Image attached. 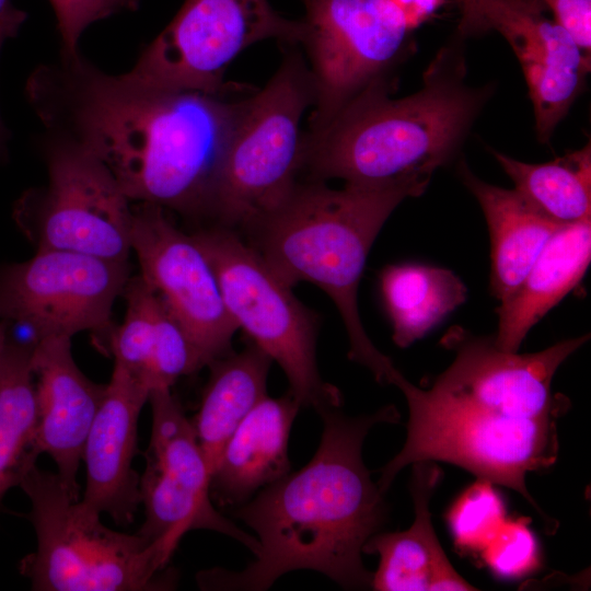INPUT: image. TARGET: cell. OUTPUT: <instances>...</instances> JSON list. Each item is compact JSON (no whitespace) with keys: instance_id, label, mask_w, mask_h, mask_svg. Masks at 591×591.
<instances>
[{"instance_id":"obj_6","label":"cell","mask_w":591,"mask_h":591,"mask_svg":"<svg viewBox=\"0 0 591 591\" xmlns=\"http://www.w3.org/2000/svg\"><path fill=\"white\" fill-rule=\"evenodd\" d=\"M19 487L31 502L35 552L20 572L36 591H143L173 586L162 575L169 558L139 533L109 529L101 514L74 499L55 473L33 465Z\"/></svg>"},{"instance_id":"obj_15","label":"cell","mask_w":591,"mask_h":591,"mask_svg":"<svg viewBox=\"0 0 591 591\" xmlns=\"http://www.w3.org/2000/svg\"><path fill=\"white\" fill-rule=\"evenodd\" d=\"M543 7L540 0H473L462 11L457 33L464 37L496 30L503 36L525 78L536 136L546 143L577 99L590 58Z\"/></svg>"},{"instance_id":"obj_2","label":"cell","mask_w":591,"mask_h":591,"mask_svg":"<svg viewBox=\"0 0 591 591\" xmlns=\"http://www.w3.org/2000/svg\"><path fill=\"white\" fill-rule=\"evenodd\" d=\"M588 338L583 335L519 355L498 348L494 336L453 327L442 344L454 351V359L429 389L412 384L393 367L385 384L402 391L409 418L402 450L381 468L380 491L384 494L407 465L448 462L478 479L518 491L553 530L554 520L529 494L525 475L557 460V421L570 404L563 394L553 393L552 381Z\"/></svg>"},{"instance_id":"obj_14","label":"cell","mask_w":591,"mask_h":591,"mask_svg":"<svg viewBox=\"0 0 591 591\" xmlns=\"http://www.w3.org/2000/svg\"><path fill=\"white\" fill-rule=\"evenodd\" d=\"M165 211L152 204H132L131 252L140 276L187 333L201 369L231 352L237 327L207 255Z\"/></svg>"},{"instance_id":"obj_27","label":"cell","mask_w":591,"mask_h":591,"mask_svg":"<svg viewBox=\"0 0 591 591\" xmlns=\"http://www.w3.org/2000/svg\"><path fill=\"white\" fill-rule=\"evenodd\" d=\"M199 369L187 333L159 298L154 345L143 375V384L150 392L157 389H171L178 378Z\"/></svg>"},{"instance_id":"obj_7","label":"cell","mask_w":591,"mask_h":591,"mask_svg":"<svg viewBox=\"0 0 591 591\" xmlns=\"http://www.w3.org/2000/svg\"><path fill=\"white\" fill-rule=\"evenodd\" d=\"M314 100L310 68L288 54L265 88L243 100L204 219L243 235L289 196L303 171L301 117Z\"/></svg>"},{"instance_id":"obj_19","label":"cell","mask_w":591,"mask_h":591,"mask_svg":"<svg viewBox=\"0 0 591 591\" xmlns=\"http://www.w3.org/2000/svg\"><path fill=\"white\" fill-rule=\"evenodd\" d=\"M300 407L290 392L266 395L245 416L211 475L210 494L220 506L239 507L290 472L288 441Z\"/></svg>"},{"instance_id":"obj_31","label":"cell","mask_w":591,"mask_h":591,"mask_svg":"<svg viewBox=\"0 0 591 591\" xmlns=\"http://www.w3.org/2000/svg\"><path fill=\"white\" fill-rule=\"evenodd\" d=\"M549 8L555 22L573 38L581 51L590 58L591 0H540Z\"/></svg>"},{"instance_id":"obj_28","label":"cell","mask_w":591,"mask_h":591,"mask_svg":"<svg viewBox=\"0 0 591 591\" xmlns=\"http://www.w3.org/2000/svg\"><path fill=\"white\" fill-rule=\"evenodd\" d=\"M506 509L493 484L478 479L449 512L448 520L457 545L484 549L506 521Z\"/></svg>"},{"instance_id":"obj_34","label":"cell","mask_w":591,"mask_h":591,"mask_svg":"<svg viewBox=\"0 0 591 591\" xmlns=\"http://www.w3.org/2000/svg\"><path fill=\"white\" fill-rule=\"evenodd\" d=\"M471 2L472 0H463L462 8L467 7Z\"/></svg>"},{"instance_id":"obj_29","label":"cell","mask_w":591,"mask_h":591,"mask_svg":"<svg viewBox=\"0 0 591 591\" xmlns=\"http://www.w3.org/2000/svg\"><path fill=\"white\" fill-rule=\"evenodd\" d=\"M483 552L489 567L501 577L528 572L537 563L536 542L524 519L506 520Z\"/></svg>"},{"instance_id":"obj_4","label":"cell","mask_w":591,"mask_h":591,"mask_svg":"<svg viewBox=\"0 0 591 591\" xmlns=\"http://www.w3.org/2000/svg\"><path fill=\"white\" fill-rule=\"evenodd\" d=\"M393 80L373 83L323 127L303 135V170L311 181L430 183L463 144L493 92L466 82L460 42L442 47L420 89L391 97Z\"/></svg>"},{"instance_id":"obj_18","label":"cell","mask_w":591,"mask_h":591,"mask_svg":"<svg viewBox=\"0 0 591 591\" xmlns=\"http://www.w3.org/2000/svg\"><path fill=\"white\" fill-rule=\"evenodd\" d=\"M412 466L413 524L402 532H379L363 545V553L380 556L371 588L378 591L476 590L451 565L431 523L429 505L443 477L442 470L433 461H419Z\"/></svg>"},{"instance_id":"obj_12","label":"cell","mask_w":591,"mask_h":591,"mask_svg":"<svg viewBox=\"0 0 591 591\" xmlns=\"http://www.w3.org/2000/svg\"><path fill=\"white\" fill-rule=\"evenodd\" d=\"M129 274V262L66 251L0 260V322L26 326L33 341L82 332L108 337L113 306Z\"/></svg>"},{"instance_id":"obj_11","label":"cell","mask_w":591,"mask_h":591,"mask_svg":"<svg viewBox=\"0 0 591 591\" xmlns=\"http://www.w3.org/2000/svg\"><path fill=\"white\" fill-rule=\"evenodd\" d=\"M302 45L310 58L315 109L310 130L390 74L412 50L410 27L393 0H303Z\"/></svg>"},{"instance_id":"obj_23","label":"cell","mask_w":591,"mask_h":591,"mask_svg":"<svg viewBox=\"0 0 591 591\" xmlns=\"http://www.w3.org/2000/svg\"><path fill=\"white\" fill-rule=\"evenodd\" d=\"M32 349L9 336L0 348V505L40 455Z\"/></svg>"},{"instance_id":"obj_21","label":"cell","mask_w":591,"mask_h":591,"mask_svg":"<svg viewBox=\"0 0 591 591\" xmlns=\"http://www.w3.org/2000/svg\"><path fill=\"white\" fill-rule=\"evenodd\" d=\"M459 174L477 199L490 236V289L500 301L524 278L559 224L534 209L515 189L488 184L462 161Z\"/></svg>"},{"instance_id":"obj_16","label":"cell","mask_w":591,"mask_h":591,"mask_svg":"<svg viewBox=\"0 0 591 591\" xmlns=\"http://www.w3.org/2000/svg\"><path fill=\"white\" fill-rule=\"evenodd\" d=\"M31 364L37 401V450L53 459L56 474L79 499L77 475L106 384L92 381L80 370L70 337L33 341Z\"/></svg>"},{"instance_id":"obj_33","label":"cell","mask_w":591,"mask_h":591,"mask_svg":"<svg viewBox=\"0 0 591 591\" xmlns=\"http://www.w3.org/2000/svg\"><path fill=\"white\" fill-rule=\"evenodd\" d=\"M8 324L0 322V348L5 343L8 338Z\"/></svg>"},{"instance_id":"obj_26","label":"cell","mask_w":591,"mask_h":591,"mask_svg":"<svg viewBox=\"0 0 591 591\" xmlns=\"http://www.w3.org/2000/svg\"><path fill=\"white\" fill-rule=\"evenodd\" d=\"M123 296L126 300L125 316L121 324L111 331L107 349L114 362L143 384L154 345L159 297L140 274L129 277Z\"/></svg>"},{"instance_id":"obj_13","label":"cell","mask_w":591,"mask_h":591,"mask_svg":"<svg viewBox=\"0 0 591 591\" xmlns=\"http://www.w3.org/2000/svg\"><path fill=\"white\" fill-rule=\"evenodd\" d=\"M151 438L139 479L144 521L137 532L171 559L182 537L205 529L228 535L251 549L259 543L217 511L210 498L211 474L193 424L171 389L152 390Z\"/></svg>"},{"instance_id":"obj_22","label":"cell","mask_w":591,"mask_h":591,"mask_svg":"<svg viewBox=\"0 0 591 591\" xmlns=\"http://www.w3.org/2000/svg\"><path fill=\"white\" fill-rule=\"evenodd\" d=\"M273 360L253 343L209 363L210 376L192 420L210 474L237 426L263 399Z\"/></svg>"},{"instance_id":"obj_30","label":"cell","mask_w":591,"mask_h":591,"mask_svg":"<svg viewBox=\"0 0 591 591\" xmlns=\"http://www.w3.org/2000/svg\"><path fill=\"white\" fill-rule=\"evenodd\" d=\"M54 9L61 42V53L79 51L78 45L86 28L112 14L135 11L139 0H49Z\"/></svg>"},{"instance_id":"obj_10","label":"cell","mask_w":591,"mask_h":591,"mask_svg":"<svg viewBox=\"0 0 591 591\" xmlns=\"http://www.w3.org/2000/svg\"><path fill=\"white\" fill-rule=\"evenodd\" d=\"M304 33L302 20L286 19L268 0H186L127 74L161 89L218 93L245 48L264 39L301 44Z\"/></svg>"},{"instance_id":"obj_17","label":"cell","mask_w":591,"mask_h":591,"mask_svg":"<svg viewBox=\"0 0 591 591\" xmlns=\"http://www.w3.org/2000/svg\"><path fill=\"white\" fill-rule=\"evenodd\" d=\"M150 391L114 362L102 403L90 428L82 461L86 467L83 501L107 513L116 524L134 521L140 503L139 479L132 468L138 419Z\"/></svg>"},{"instance_id":"obj_1","label":"cell","mask_w":591,"mask_h":591,"mask_svg":"<svg viewBox=\"0 0 591 591\" xmlns=\"http://www.w3.org/2000/svg\"><path fill=\"white\" fill-rule=\"evenodd\" d=\"M25 96L46 135L99 159L131 202L204 219L243 100L161 89L77 51L39 65Z\"/></svg>"},{"instance_id":"obj_5","label":"cell","mask_w":591,"mask_h":591,"mask_svg":"<svg viewBox=\"0 0 591 591\" xmlns=\"http://www.w3.org/2000/svg\"><path fill=\"white\" fill-rule=\"evenodd\" d=\"M429 184L398 181L346 183L329 188L321 181L298 182L289 196L244 235L286 283L306 281L322 289L344 322L350 360L382 383L393 366L371 341L358 309V288L370 248L394 209L421 195Z\"/></svg>"},{"instance_id":"obj_32","label":"cell","mask_w":591,"mask_h":591,"mask_svg":"<svg viewBox=\"0 0 591 591\" xmlns=\"http://www.w3.org/2000/svg\"><path fill=\"white\" fill-rule=\"evenodd\" d=\"M405 14L410 27L414 30L426 21L443 0H393Z\"/></svg>"},{"instance_id":"obj_3","label":"cell","mask_w":591,"mask_h":591,"mask_svg":"<svg viewBox=\"0 0 591 591\" xmlns=\"http://www.w3.org/2000/svg\"><path fill=\"white\" fill-rule=\"evenodd\" d=\"M323 432L311 461L264 487L233 515L257 534L255 560L241 571L216 568L198 575L207 590L263 591L282 575L318 571L349 590L372 586L363 566V545L383 528L387 506L362 460L369 430L397 422L389 405L370 415L350 417L340 407L320 413Z\"/></svg>"},{"instance_id":"obj_9","label":"cell","mask_w":591,"mask_h":591,"mask_svg":"<svg viewBox=\"0 0 591 591\" xmlns=\"http://www.w3.org/2000/svg\"><path fill=\"white\" fill-rule=\"evenodd\" d=\"M45 184L14 201L12 218L35 251L129 262L132 204L108 169L66 140L45 137Z\"/></svg>"},{"instance_id":"obj_24","label":"cell","mask_w":591,"mask_h":591,"mask_svg":"<svg viewBox=\"0 0 591 591\" xmlns=\"http://www.w3.org/2000/svg\"><path fill=\"white\" fill-rule=\"evenodd\" d=\"M380 282L392 338L401 348L424 337L467 296L465 285L453 271L419 264L389 265Z\"/></svg>"},{"instance_id":"obj_20","label":"cell","mask_w":591,"mask_h":591,"mask_svg":"<svg viewBox=\"0 0 591 591\" xmlns=\"http://www.w3.org/2000/svg\"><path fill=\"white\" fill-rule=\"evenodd\" d=\"M591 256V218L561 225L498 309L495 344L517 352L529 331L582 279Z\"/></svg>"},{"instance_id":"obj_8","label":"cell","mask_w":591,"mask_h":591,"mask_svg":"<svg viewBox=\"0 0 591 591\" xmlns=\"http://www.w3.org/2000/svg\"><path fill=\"white\" fill-rule=\"evenodd\" d=\"M193 235L215 269L237 329L278 362L299 404L318 414L343 406L340 391L317 369V316L294 297L292 287L236 232L210 225Z\"/></svg>"},{"instance_id":"obj_25","label":"cell","mask_w":591,"mask_h":591,"mask_svg":"<svg viewBox=\"0 0 591 591\" xmlns=\"http://www.w3.org/2000/svg\"><path fill=\"white\" fill-rule=\"evenodd\" d=\"M514 189L538 212L569 224L591 215V146L551 162L532 164L490 150Z\"/></svg>"}]
</instances>
